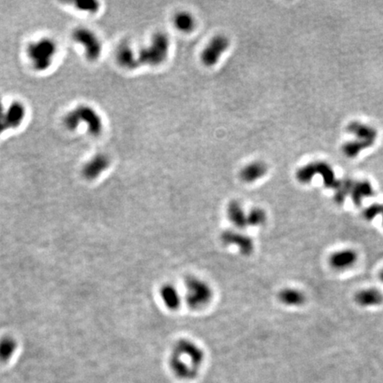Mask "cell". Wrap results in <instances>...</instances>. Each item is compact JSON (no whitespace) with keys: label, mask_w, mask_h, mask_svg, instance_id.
<instances>
[{"label":"cell","mask_w":383,"mask_h":383,"mask_svg":"<svg viewBox=\"0 0 383 383\" xmlns=\"http://www.w3.org/2000/svg\"><path fill=\"white\" fill-rule=\"evenodd\" d=\"M17 349V342L10 336L0 339V361L7 362Z\"/></svg>","instance_id":"2e32d148"},{"label":"cell","mask_w":383,"mask_h":383,"mask_svg":"<svg viewBox=\"0 0 383 383\" xmlns=\"http://www.w3.org/2000/svg\"><path fill=\"white\" fill-rule=\"evenodd\" d=\"M174 24L180 32H190L194 27V20L190 14L181 12L175 15Z\"/></svg>","instance_id":"ac0fdd59"},{"label":"cell","mask_w":383,"mask_h":383,"mask_svg":"<svg viewBox=\"0 0 383 383\" xmlns=\"http://www.w3.org/2000/svg\"><path fill=\"white\" fill-rule=\"evenodd\" d=\"M221 241L225 245L234 246L244 255H250L255 249L252 239L240 231L226 230L221 234Z\"/></svg>","instance_id":"52a82bcc"},{"label":"cell","mask_w":383,"mask_h":383,"mask_svg":"<svg viewBox=\"0 0 383 383\" xmlns=\"http://www.w3.org/2000/svg\"><path fill=\"white\" fill-rule=\"evenodd\" d=\"M203 359V351L196 343L187 339H181L174 347L170 366L176 376L191 379L196 375Z\"/></svg>","instance_id":"6da1fadb"},{"label":"cell","mask_w":383,"mask_h":383,"mask_svg":"<svg viewBox=\"0 0 383 383\" xmlns=\"http://www.w3.org/2000/svg\"><path fill=\"white\" fill-rule=\"evenodd\" d=\"M356 300L363 306L376 305L382 302V294L376 289H364L357 293Z\"/></svg>","instance_id":"5bb4252c"},{"label":"cell","mask_w":383,"mask_h":383,"mask_svg":"<svg viewBox=\"0 0 383 383\" xmlns=\"http://www.w3.org/2000/svg\"><path fill=\"white\" fill-rule=\"evenodd\" d=\"M357 254L351 249H343L334 253L330 256L329 262L333 268L342 270L349 268L355 263Z\"/></svg>","instance_id":"9c48e42d"},{"label":"cell","mask_w":383,"mask_h":383,"mask_svg":"<svg viewBox=\"0 0 383 383\" xmlns=\"http://www.w3.org/2000/svg\"><path fill=\"white\" fill-rule=\"evenodd\" d=\"M381 214H382V217H383V211H382V213H381Z\"/></svg>","instance_id":"7402d4cb"},{"label":"cell","mask_w":383,"mask_h":383,"mask_svg":"<svg viewBox=\"0 0 383 383\" xmlns=\"http://www.w3.org/2000/svg\"><path fill=\"white\" fill-rule=\"evenodd\" d=\"M56 52V45L48 39L36 42L28 48V56L35 69H45L51 65Z\"/></svg>","instance_id":"5b68a950"},{"label":"cell","mask_w":383,"mask_h":383,"mask_svg":"<svg viewBox=\"0 0 383 383\" xmlns=\"http://www.w3.org/2000/svg\"><path fill=\"white\" fill-rule=\"evenodd\" d=\"M186 300L189 307L194 310L203 308L211 303L213 291L211 286L201 279L190 277L186 281Z\"/></svg>","instance_id":"7a4b0ae2"},{"label":"cell","mask_w":383,"mask_h":383,"mask_svg":"<svg viewBox=\"0 0 383 383\" xmlns=\"http://www.w3.org/2000/svg\"><path fill=\"white\" fill-rule=\"evenodd\" d=\"M230 45V41L226 37L218 35L211 39L209 45L205 47L201 52V61L204 65L211 67L218 63L220 56Z\"/></svg>","instance_id":"8992f818"},{"label":"cell","mask_w":383,"mask_h":383,"mask_svg":"<svg viewBox=\"0 0 383 383\" xmlns=\"http://www.w3.org/2000/svg\"><path fill=\"white\" fill-rule=\"evenodd\" d=\"M267 220L266 211L261 208H255L248 213V226L259 227Z\"/></svg>","instance_id":"d6986e66"},{"label":"cell","mask_w":383,"mask_h":383,"mask_svg":"<svg viewBox=\"0 0 383 383\" xmlns=\"http://www.w3.org/2000/svg\"><path fill=\"white\" fill-rule=\"evenodd\" d=\"M348 131L357 135L359 138V141L366 142L370 145L373 144L375 138L376 133L372 128L367 127L366 125H360L358 123H353L348 127Z\"/></svg>","instance_id":"9a60e30c"},{"label":"cell","mask_w":383,"mask_h":383,"mask_svg":"<svg viewBox=\"0 0 383 383\" xmlns=\"http://www.w3.org/2000/svg\"><path fill=\"white\" fill-rule=\"evenodd\" d=\"M227 218L238 229H244L248 226V214L238 201H231L228 205Z\"/></svg>","instance_id":"30bf717a"},{"label":"cell","mask_w":383,"mask_h":383,"mask_svg":"<svg viewBox=\"0 0 383 383\" xmlns=\"http://www.w3.org/2000/svg\"><path fill=\"white\" fill-rule=\"evenodd\" d=\"M383 205H379V204H373L371 207L368 208L365 212V216L367 219H373L377 215L382 213Z\"/></svg>","instance_id":"44dd1931"},{"label":"cell","mask_w":383,"mask_h":383,"mask_svg":"<svg viewBox=\"0 0 383 383\" xmlns=\"http://www.w3.org/2000/svg\"><path fill=\"white\" fill-rule=\"evenodd\" d=\"M169 38L163 33H157L153 38L151 45L142 49L138 57V64L159 65L164 62L169 51Z\"/></svg>","instance_id":"3957f363"},{"label":"cell","mask_w":383,"mask_h":383,"mask_svg":"<svg viewBox=\"0 0 383 383\" xmlns=\"http://www.w3.org/2000/svg\"><path fill=\"white\" fill-rule=\"evenodd\" d=\"M369 145V144H367L366 142L359 141H359L351 142L349 144H346L343 146V151L347 156L352 157V156H357L362 149H366Z\"/></svg>","instance_id":"ffe728a7"},{"label":"cell","mask_w":383,"mask_h":383,"mask_svg":"<svg viewBox=\"0 0 383 383\" xmlns=\"http://www.w3.org/2000/svg\"><path fill=\"white\" fill-rule=\"evenodd\" d=\"M267 172V166L261 162H255L246 166L241 171V179L246 183H252L261 179Z\"/></svg>","instance_id":"7c38bea8"},{"label":"cell","mask_w":383,"mask_h":383,"mask_svg":"<svg viewBox=\"0 0 383 383\" xmlns=\"http://www.w3.org/2000/svg\"><path fill=\"white\" fill-rule=\"evenodd\" d=\"M319 174L323 178L325 186L328 188H337L340 182L336 180L331 167L325 162H312L298 169L297 179L301 183H308L312 178Z\"/></svg>","instance_id":"277c9868"},{"label":"cell","mask_w":383,"mask_h":383,"mask_svg":"<svg viewBox=\"0 0 383 383\" xmlns=\"http://www.w3.org/2000/svg\"><path fill=\"white\" fill-rule=\"evenodd\" d=\"M160 296L163 304L170 311H176L181 304L179 290L171 284H165L160 289Z\"/></svg>","instance_id":"8fae6325"},{"label":"cell","mask_w":383,"mask_h":383,"mask_svg":"<svg viewBox=\"0 0 383 383\" xmlns=\"http://www.w3.org/2000/svg\"><path fill=\"white\" fill-rule=\"evenodd\" d=\"M75 38L77 42L84 46L86 50L87 58L95 60L100 55L101 52V46L99 38L92 32L87 30H78L75 33Z\"/></svg>","instance_id":"ba28073f"},{"label":"cell","mask_w":383,"mask_h":383,"mask_svg":"<svg viewBox=\"0 0 383 383\" xmlns=\"http://www.w3.org/2000/svg\"><path fill=\"white\" fill-rule=\"evenodd\" d=\"M279 300L287 306H300L305 302V296L301 290L286 287L279 293Z\"/></svg>","instance_id":"4fadbf2b"},{"label":"cell","mask_w":383,"mask_h":383,"mask_svg":"<svg viewBox=\"0 0 383 383\" xmlns=\"http://www.w3.org/2000/svg\"><path fill=\"white\" fill-rule=\"evenodd\" d=\"M352 200L356 204L359 205L366 197L371 196L373 194V189L367 182H359L353 184L351 189Z\"/></svg>","instance_id":"e0dca14e"}]
</instances>
